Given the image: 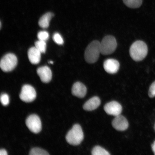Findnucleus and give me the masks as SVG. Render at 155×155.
<instances>
[{
    "instance_id": "4be33fe9",
    "label": "nucleus",
    "mask_w": 155,
    "mask_h": 155,
    "mask_svg": "<svg viewBox=\"0 0 155 155\" xmlns=\"http://www.w3.org/2000/svg\"><path fill=\"white\" fill-rule=\"evenodd\" d=\"M1 101L2 105L6 106L9 104V97L7 94H3L1 96Z\"/></svg>"
},
{
    "instance_id": "7ed1b4c3",
    "label": "nucleus",
    "mask_w": 155,
    "mask_h": 155,
    "mask_svg": "<svg viewBox=\"0 0 155 155\" xmlns=\"http://www.w3.org/2000/svg\"><path fill=\"white\" fill-rule=\"evenodd\" d=\"M84 139V134L81 126L78 124L73 126L66 136V140L70 144L77 145L80 144Z\"/></svg>"
},
{
    "instance_id": "9b49d317",
    "label": "nucleus",
    "mask_w": 155,
    "mask_h": 155,
    "mask_svg": "<svg viewBox=\"0 0 155 155\" xmlns=\"http://www.w3.org/2000/svg\"><path fill=\"white\" fill-rule=\"evenodd\" d=\"M37 73L42 82L48 83L51 81L52 73L51 69L48 66H45L38 68Z\"/></svg>"
},
{
    "instance_id": "423d86ee",
    "label": "nucleus",
    "mask_w": 155,
    "mask_h": 155,
    "mask_svg": "<svg viewBox=\"0 0 155 155\" xmlns=\"http://www.w3.org/2000/svg\"><path fill=\"white\" fill-rule=\"evenodd\" d=\"M36 93L33 87L30 85H24L22 88L19 97L22 101L31 102L35 99Z\"/></svg>"
},
{
    "instance_id": "6ab92c4d",
    "label": "nucleus",
    "mask_w": 155,
    "mask_h": 155,
    "mask_svg": "<svg viewBox=\"0 0 155 155\" xmlns=\"http://www.w3.org/2000/svg\"><path fill=\"white\" fill-rule=\"evenodd\" d=\"M29 154L31 155H47L49 154L45 150L38 148H32Z\"/></svg>"
},
{
    "instance_id": "1a4fd4ad",
    "label": "nucleus",
    "mask_w": 155,
    "mask_h": 155,
    "mask_svg": "<svg viewBox=\"0 0 155 155\" xmlns=\"http://www.w3.org/2000/svg\"><path fill=\"white\" fill-rule=\"evenodd\" d=\"M112 125L116 130L123 131L128 128L129 123L125 117L120 115L115 116L112 121Z\"/></svg>"
},
{
    "instance_id": "2eb2a0df",
    "label": "nucleus",
    "mask_w": 155,
    "mask_h": 155,
    "mask_svg": "<svg viewBox=\"0 0 155 155\" xmlns=\"http://www.w3.org/2000/svg\"><path fill=\"white\" fill-rule=\"evenodd\" d=\"M54 14L51 12L45 13L41 17L38 21V25L42 28H46L49 26V23Z\"/></svg>"
},
{
    "instance_id": "aec40b11",
    "label": "nucleus",
    "mask_w": 155,
    "mask_h": 155,
    "mask_svg": "<svg viewBox=\"0 0 155 155\" xmlns=\"http://www.w3.org/2000/svg\"><path fill=\"white\" fill-rule=\"evenodd\" d=\"M49 36V34L46 31H41L38 33V40L45 41L48 39Z\"/></svg>"
},
{
    "instance_id": "f03ea898",
    "label": "nucleus",
    "mask_w": 155,
    "mask_h": 155,
    "mask_svg": "<svg viewBox=\"0 0 155 155\" xmlns=\"http://www.w3.org/2000/svg\"><path fill=\"white\" fill-rule=\"evenodd\" d=\"M100 53V42L94 40L88 45L85 50V59L87 63H94L98 61Z\"/></svg>"
},
{
    "instance_id": "9d476101",
    "label": "nucleus",
    "mask_w": 155,
    "mask_h": 155,
    "mask_svg": "<svg viewBox=\"0 0 155 155\" xmlns=\"http://www.w3.org/2000/svg\"><path fill=\"white\" fill-rule=\"evenodd\" d=\"M119 62L113 59H108L106 60L104 63V69L107 72L114 74L117 72L119 69Z\"/></svg>"
},
{
    "instance_id": "a878e982",
    "label": "nucleus",
    "mask_w": 155,
    "mask_h": 155,
    "mask_svg": "<svg viewBox=\"0 0 155 155\" xmlns=\"http://www.w3.org/2000/svg\"><path fill=\"white\" fill-rule=\"evenodd\" d=\"M49 63L51 64H53V61H49Z\"/></svg>"
},
{
    "instance_id": "a211bd4d",
    "label": "nucleus",
    "mask_w": 155,
    "mask_h": 155,
    "mask_svg": "<svg viewBox=\"0 0 155 155\" xmlns=\"http://www.w3.org/2000/svg\"><path fill=\"white\" fill-rule=\"evenodd\" d=\"M35 47L41 52V53H45L46 48V41L38 40L35 42Z\"/></svg>"
},
{
    "instance_id": "dca6fc26",
    "label": "nucleus",
    "mask_w": 155,
    "mask_h": 155,
    "mask_svg": "<svg viewBox=\"0 0 155 155\" xmlns=\"http://www.w3.org/2000/svg\"><path fill=\"white\" fill-rule=\"evenodd\" d=\"M124 3L131 8H137L142 5L143 0H123Z\"/></svg>"
},
{
    "instance_id": "4468645a",
    "label": "nucleus",
    "mask_w": 155,
    "mask_h": 155,
    "mask_svg": "<svg viewBox=\"0 0 155 155\" xmlns=\"http://www.w3.org/2000/svg\"><path fill=\"white\" fill-rule=\"evenodd\" d=\"M101 100L98 97H93L85 103L83 108L87 111H91L96 110L100 106Z\"/></svg>"
},
{
    "instance_id": "f257e3e1",
    "label": "nucleus",
    "mask_w": 155,
    "mask_h": 155,
    "mask_svg": "<svg viewBox=\"0 0 155 155\" xmlns=\"http://www.w3.org/2000/svg\"><path fill=\"white\" fill-rule=\"evenodd\" d=\"M148 48L146 44L138 40L132 44L130 49V54L132 59L136 61H142L146 57Z\"/></svg>"
},
{
    "instance_id": "20e7f679",
    "label": "nucleus",
    "mask_w": 155,
    "mask_h": 155,
    "mask_svg": "<svg viewBox=\"0 0 155 155\" xmlns=\"http://www.w3.org/2000/svg\"><path fill=\"white\" fill-rule=\"evenodd\" d=\"M117 47V41L115 37L112 36L104 37L100 42L101 51L103 55H108L113 53Z\"/></svg>"
},
{
    "instance_id": "39448f33",
    "label": "nucleus",
    "mask_w": 155,
    "mask_h": 155,
    "mask_svg": "<svg viewBox=\"0 0 155 155\" xmlns=\"http://www.w3.org/2000/svg\"><path fill=\"white\" fill-rule=\"evenodd\" d=\"M16 56L12 53L6 54L2 58L0 63L1 69L5 72H9L13 70L17 64Z\"/></svg>"
},
{
    "instance_id": "b1692460",
    "label": "nucleus",
    "mask_w": 155,
    "mask_h": 155,
    "mask_svg": "<svg viewBox=\"0 0 155 155\" xmlns=\"http://www.w3.org/2000/svg\"><path fill=\"white\" fill-rule=\"evenodd\" d=\"M7 152L5 149H1V150H0V155H7Z\"/></svg>"
},
{
    "instance_id": "f3484780",
    "label": "nucleus",
    "mask_w": 155,
    "mask_h": 155,
    "mask_svg": "<svg viewBox=\"0 0 155 155\" xmlns=\"http://www.w3.org/2000/svg\"><path fill=\"white\" fill-rule=\"evenodd\" d=\"M92 154L93 155H110L109 153L105 149L99 146L95 147L92 151Z\"/></svg>"
},
{
    "instance_id": "ddd939ff",
    "label": "nucleus",
    "mask_w": 155,
    "mask_h": 155,
    "mask_svg": "<svg viewBox=\"0 0 155 155\" xmlns=\"http://www.w3.org/2000/svg\"><path fill=\"white\" fill-rule=\"evenodd\" d=\"M41 53L35 46L30 48L28 52V58L30 62L34 64L39 63L41 58Z\"/></svg>"
},
{
    "instance_id": "5701e85b",
    "label": "nucleus",
    "mask_w": 155,
    "mask_h": 155,
    "mask_svg": "<svg viewBox=\"0 0 155 155\" xmlns=\"http://www.w3.org/2000/svg\"><path fill=\"white\" fill-rule=\"evenodd\" d=\"M149 96L150 98L155 97V81L151 84L149 91Z\"/></svg>"
},
{
    "instance_id": "6e6552de",
    "label": "nucleus",
    "mask_w": 155,
    "mask_h": 155,
    "mask_svg": "<svg viewBox=\"0 0 155 155\" xmlns=\"http://www.w3.org/2000/svg\"><path fill=\"white\" fill-rule=\"evenodd\" d=\"M104 109L108 115L116 116L120 115L122 107L119 103L113 101L106 104L104 106Z\"/></svg>"
},
{
    "instance_id": "393cba45",
    "label": "nucleus",
    "mask_w": 155,
    "mask_h": 155,
    "mask_svg": "<svg viewBox=\"0 0 155 155\" xmlns=\"http://www.w3.org/2000/svg\"><path fill=\"white\" fill-rule=\"evenodd\" d=\"M152 150L155 155V141L152 145Z\"/></svg>"
},
{
    "instance_id": "412c9836",
    "label": "nucleus",
    "mask_w": 155,
    "mask_h": 155,
    "mask_svg": "<svg viewBox=\"0 0 155 155\" xmlns=\"http://www.w3.org/2000/svg\"><path fill=\"white\" fill-rule=\"evenodd\" d=\"M54 41L59 45H61L64 43V40L61 35L58 33H55L53 36Z\"/></svg>"
},
{
    "instance_id": "f8f14e48",
    "label": "nucleus",
    "mask_w": 155,
    "mask_h": 155,
    "mask_svg": "<svg viewBox=\"0 0 155 155\" xmlns=\"http://www.w3.org/2000/svg\"><path fill=\"white\" fill-rule=\"evenodd\" d=\"M87 88L85 85L80 82L75 83L73 85L72 94L78 97H84L87 94Z\"/></svg>"
},
{
    "instance_id": "0eeeda50",
    "label": "nucleus",
    "mask_w": 155,
    "mask_h": 155,
    "mask_svg": "<svg viewBox=\"0 0 155 155\" xmlns=\"http://www.w3.org/2000/svg\"><path fill=\"white\" fill-rule=\"evenodd\" d=\"M26 125L32 132L37 134L40 132L42 129L41 121L38 115L33 114L27 118Z\"/></svg>"
}]
</instances>
